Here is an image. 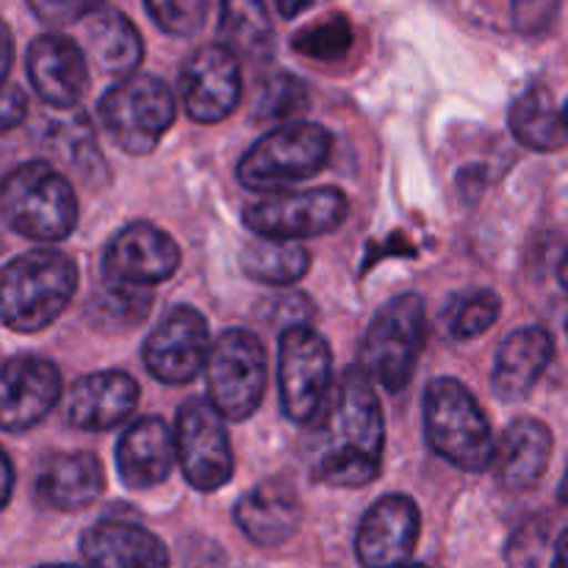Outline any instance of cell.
<instances>
[{"instance_id": "obj_1", "label": "cell", "mask_w": 568, "mask_h": 568, "mask_svg": "<svg viewBox=\"0 0 568 568\" xmlns=\"http://www.w3.org/2000/svg\"><path fill=\"white\" fill-rule=\"evenodd\" d=\"M316 458L311 477L333 488H364L383 464V408L375 383L364 369H347L333 399L316 419Z\"/></svg>"}, {"instance_id": "obj_2", "label": "cell", "mask_w": 568, "mask_h": 568, "mask_svg": "<svg viewBox=\"0 0 568 568\" xmlns=\"http://www.w3.org/2000/svg\"><path fill=\"white\" fill-rule=\"evenodd\" d=\"M78 288V266L61 250L39 247L17 255L0 277V316L9 331L37 333L53 325Z\"/></svg>"}, {"instance_id": "obj_3", "label": "cell", "mask_w": 568, "mask_h": 568, "mask_svg": "<svg viewBox=\"0 0 568 568\" xmlns=\"http://www.w3.org/2000/svg\"><path fill=\"white\" fill-rule=\"evenodd\" d=\"M0 211L11 231L33 242H61L78 225L72 183L50 161H26L6 175Z\"/></svg>"}, {"instance_id": "obj_4", "label": "cell", "mask_w": 568, "mask_h": 568, "mask_svg": "<svg viewBox=\"0 0 568 568\" xmlns=\"http://www.w3.org/2000/svg\"><path fill=\"white\" fill-rule=\"evenodd\" d=\"M425 436L433 453L464 471L494 466L497 442L475 394L455 377H438L425 392Z\"/></svg>"}, {"instance_id": "obj_5", "label": "cell", "mask_w": 568, "mask_h": 568, "mask_svg": "<svg viewBox=\"0 0 568 568\" xmlns=\"http://www.w3.org/2000/svg\"><path fill=\"white\" fill-rule=\"evenodd\" d=\"M333 136L316 122H288L277 131L261 136L239 161V181L250 192L277 194L316 175L327 164Z\"/></svg>"}, {"instance_id": "obj_6", "label": "cell", "mask_w": 568, "mask_h": 568, "mask_svg": "<svg viewBox=\"0 0 568 568\" xmlns=\"http://www.w3.org/2000/svg\"><path fill=\"white\" fill-rule=\"evenodd\" d=\"M425 338V300L419 294H399L372 320L361 344V369L388 392H399L414 377Z\"/></svg>"}, {"instance_id": "obj_7", "label": "cell", "mask_w": 568, "mask_h": 568, "mask_svg": "<svg viewBox=\"0 0 568 568\" xmlns=\"http://www.w3.org/2000/svg\"><path fill=\"white\" fill-rule=\"evenodd\" d=\"M175 94L161 78L131 75L100 100V120L120 150L144 155L159 148L175 122Z\"/></svg>"}, {"instance_id": "obj_8", "label": "cell", "mask_w": 568, "mask_h": 568, "mask_svg": "<svg viewBox=\"0 0 568 568\" xmlns=\"http://www.w3.org/2000/svg\"><path fill=\"white\" fill-rule=\"evenodd\" d=\"M209 399L225 419L244 422L258 410L266 392L264 344L250 331H225L205 366Z\"/></svg>"}, {"instance_id": "obj_9", "label": "cell", "mask_w": 568, "mask_h": 568, "mask_svg": "<svg viewBox=\"0 0 568 568\" xmlns=\"http://www.w3.org/2000/svg\"><path fill=\"white\" fill-rule=\"evenodd\" d=\"M281 403L294 425H316L333 386V353L314 327L292 325L281 336Z\"/></svg>"}, {"instance_id": "obj_10", "label": "cell", "mask_w": 568, "mask_h": 568, "mask_svg": "<svg viewBox=\"0 0 568 568\" xmlns=\"http://www.w3.org/2000/svg\"><path fill=\"white\" fill-rule=\"evenodd\" d=\"M349 203L342 189L316 186L308 192L266 194L258 203L244 209V225L261 239L277 242H303L325 236L344 225Z\"/></svg>"}, {"instance_id": "obj_11", "label": "cell", "mask_w": 568, "mask_h": 568, "mask_svg": "<svg viewBox=\"0 0 568 568\" xmlns=\"http://www.w3.org/2000/svg\"><path fill=\"white\" fill-rule=\"evenodd\" d=\"M225 416L209 397H192L181 405L175 422L178 464L194 491L214 494L233 477V449Z\"/></svg>"}, {"instance_id": "obj_12", "label": "cell", "mask_w": 568, "mask_h": 568, "mask_svg": "<svg viewBox=\"0 0 568 568\" xmlns=\"http://www.w3.org/2000/svg\"><path fill=\"white\" fill-rule=\"evenodd\" d=\"M209 322L192 305H175L144 338V369L164 386H183L205 372L211 358Z\"/></svg>"}, {"instance_id": "obj_13", "label": "cell", "mask_w": 568, "mask_h": 568, "mask_svg": "<svg viewBox=\"0 0 568 568\" xmlns=\"http://www.w3.org/2000/svg\"><path fill=\"white\" fill-rule=\"evenodd\" d=\"M181 100L194 122L214 125L242 100V64L225 44L211 42L194 50L181 67Z\"/></svg>"}, {"instance_id": "obj_14", "label": "cell", "mask_w": 568, "mask_h": 568, "mask_svg": "<svg viewBox=\"0 0 568 568\" xmlns=\"http://www.w3.org/2000/svg\"><path fill=\"white\" fill-rule=\"evenodd\" d=\"M181 266V250L170 233L150 222L122 227L103 253V283L153 288Z\"/></svg>"}, {"instance_id": "obj_15", "label": "cell", "mask_w": 568, "mask_h": 568, "mask_svg": "<svg viewBox=\"0 0 568 568\" xmlns=\"http://www.w3.org/2000/svg\"><path fill=\"white\" fill-rule=\"evenodd\" d=\"M64 383L53 361L39 355H17L0 375V425L6 433L37 427L61 399Z\"/></svg>"}, {"instance_id": "obj_16", "label": "cell", "mask_w": 568, "mask_h": 568, "mask_svg": "<svg viewBox=\"0 0 568 568\" xmlns=\"http://www.w3.org/2000/svg\"><path fill=\"white\" fill-rule=\"evenodd\" d=\"M419 508L405 494H386L361 519L355 552L364 568H399L408 564L419 541Z\"/></svg>"}, {"instance_id": "obj_17", "label": "cell", "mask_w": 568, "mask_h": 568, "mask_svg": "<svg viewBox=\"0 0 568 568\" xmlns=\"http://www.w3.org/2000/svg\"><path fill=\"white\" fill-rule=\"evenodd\" d=\"M28 81L48 105L70 111L89 89L87 50L61 33H42L28 44Z\"/></svg>"}, {"instance_id": "obj_18", "label": "cell", "mask_w": 568, "mask_h": 568, "mask_svg": "<svg viewBox=\"0 0 568 568\" xmlns=\"http://www.w3.org/2000/svg\"><path fill=\"white\" fill-rule=\"evenodd\" d=\"M139 405V383L125 372H98L72 383L67 422L78 430L105 433L131 419Z\"/></svg>"}, {"instance_id": "obj_19", "label": "cell", "mask_w": 568, "mask_h": 568, "mask_svg": "<svg viewBox=\"0 0 568 568\" xmlns=\"http://www.w3.org/2000/svg\"><path fill=\"white\" fill-rule=\"evenodd\" d=\"M178 464L175 433L159 416L133 422L116 444V471L133 491L161 486Z\"/></svg>"}, {"instance_id": "obj_20", "label": "cell", "mask_w": 568, "mask_h": 568, "mask_svg": "<svg viewBox=\"0 0 568 568\" xmlns=\"http://www.w3.org/2000/svg\"><path fill=\"white\" fill-rule=\"evenodd\" d=\"M555 438L544 422L521 416L505 427L494 455V475L508 491H530L544 480L552 460Z\"/></svg>"}, {"instance_id": "obj_21", "label": "cell", "mask_w": 568, "mask_h": 568, "mask_svg": "<svg viewBox=\"0 0 568 568\" xmlns=\"http://www.w3.org/2000/svg\"><path fill=\"white\" fill-rule=\"evenodd\" d=\"M105 488V471L92 453H55L39 466L37 497L48 508L75 510L98 503Z\"/></svg>"}, {"instance_id": "obj_22", "label": "cell", "mask_w": 568, "mask_h": 568, "mask_svg": "<svg viewBox=\"0 0 568 568\" xmlns=\"http://www.w3.org/2000/svg\"><path fill=\"white\" fill-rule=\"evenodd\" d=\"M303 521V505L292 486L281 480H266L244 494L236 505V525L255 547H281Z\"/></svg>"}, {"instance_id": "obj_23", "label": "cell", "mask_w": 568, "mask_h": 568, "mask_svg": "<svg viewBox=\"0 0 568 568\" xmlns=\"http://www.w3.org/2000/svg\"><path fill=\"white\" fill-rule=\"evenodd\" d=\"M552 355L555 342L544 327H521L510 333L494 361V397L503 403H519L521 397H527L552 364Z\"/></svg>"}, {"instance_id": "obj_24", "label": "cell", "mask_w": 568, "mask_h": 568, "mask_svg": "<svg viewBox=\"0 0 568 568\" xmlns=\"http://www.w3.org/2000/svg\"><path fill=\"white\" fill-rule=\"evenodd\" d=\"M89 568H170V552L153 532L128 521H103L81 538Z\"/></svg>"}, {"instance_id": "obj_25", "label": "cell", "mask_w": 568, "mask_h": 568, "mask_svg": "<svg viewBox=\"0 0 568 568\" xmlns=\"http://www.w3.org/2000/svg\"><path fill=\"white\" fill-rule=\"evenodd\" d=\"M87 53L105 75L131 78L142 64L144 44L136 26L116 9H100L83 26Z\"/></svg>"}, {"instance_id": "obj_26", "label": "cell", "mask_w": 568, "mask_h": 568, "mask_svg": "<svg viewBox=\"0 0 568 568\" xmlns=\"http://www.w3.org/2000/svg\"><path fill=\"white\" fill-rule=\"evenodd\" d=\"M508 125L525 148L538 153H555L568 144L566 114L547 87H530L519 94L508 111Z\"/></svg>"}, {"instance_id": "obj_27", "label": "cell", "mask_w": 568, "mask_h": 568, "mask_svg": "<svg viewBox=\"0 0 568 568\" xmlns=\"http://www.w3.org/2000/svg\"><path fill=\"white\" fill-rule=\"evenodd\" d=\"M220 44L239 59H264L275 48V26L264 0H222Z\"/></svg>"}, {"instance_id": "obj_28", "label": "cell", "mask_w": 568, "mask_h": 568, "mask_svg": "<svg viewBox=\"0 0 568 568\" xmlns=\"http://www.w3.org/2000/svg\"><path fill=\"white\" fill-rule=\"evenodd\" d=\"M42 150H48L53 161L75 170L87 183L92 178L105 175L103 159H100L98 142H94L92 122L87 120L83 111L70 109L67 116L48 122V131L42 136Z\"/></svg>"}, {"instance_id": "obj_29", "label": "cell", "mask_w": 568, "mask_h": 568, "mask_svg": "<svg viewBox=\"0 0 568 568\" xmlns=\"http://www.w3.org/2000/svg\"><path fill=\"white\" fill-rule=\"evenodd\" d=\"M311 270V253L300 242L255 239L242 250V272L264 286H292Z\"/></svg>"}, {"instance_id": "obj_30", "label": "cell", "mask_w": 568, "mask_h": 568, "mask_svg": "<svg viewBox=\"0 0 568 568\" xmlns=\"http://www.w3.org/2000/svg\"><path fill=\"white\" fill-rule=\"evenodd\" d=\"M153 288L139 286H116V283H103L87 303V320L98 331L105 333H125L139 327L148 320L153 308Z\"/></svg>"}, {"instance_id": "obj_31", "label": "cell", "mask_w": 568, "mask_h": 568, "mask_svg": "<svg viewBox=\"0 0 568 568\" xmlns=\"http://www.w3.org/2000/svg\"><path fill=\"white\" fill-rule=\"evenodd\" d=\"M499 311H503V303H499L497 292L471 288V292H460L458 297L449 300V305L444 308V325L453 338L471 342V338L483 336L488 327H494Z\"/></svg>"}, {"instance_id": "obj_32", "label": "cell", "mask_w": 568, "mask_h": 568, "mask_svg": "<svg viewBox=\"0 0 568 568\" xmlns=\"http://www.w3.org/2000/svg\"><path fill=\"white\" fill-rule=\"evenodd\" d=\"M294 50L308 59L316 61H338L349 53L353 48V26L347 22V17H325L316 26L303 28L297 37L292 39Z\"/></svg>"}, {"instance_id": "obj_33", "label": "cell", "mask_w": 568, "mask_h": 568, "mask_svg": "<svg viewBox=\"0 0 568 568\" xmlns=\"http://www.w3.org/2000/svg\"><path fill=\"white\" fill-rule=\"evenodd\" d=\"M311 94L300 78L288 72H275L261 83L258 103H255V120H288L308 109Z\"/></svg>"}, {"instance_id": "obj_34", "label": "cell", "mask_w": 568, "mask_h": 568, "mask_svg": "<svg viewBox=\"0 0 568 568\" xmlns=\"http://www.w3.org/2000/svg\"><path fill=\"white\" fill-rule=\"evenodd\" d=\"M155 26L170 37H192L203 28L209 0H144Z\"/></svg>"}, {"instance_id": "obj_35", "label": "cell", "mask_w": 568, "mask_h": 568, "mask_svg": "<svg viewBox=\"0 0 568 568\" xmlns=\"http://www.w3.org/2000/svg\"><path fill=\"white\" fill-rule=\"evenodd\" d=\"M105 0H28L33 14L48 26H72L78 20H89L94 11L103 9Z\"/></svg>"}, {"instance_id": "obj_36", "label": "cell", "mask_w": 568, "mask_h": 568, "mask_svg": "<svg viewBox=\"0 0 568 568\" xmlns=\"http://www.w3.org/2000/svg\"><path fill=\"white\" fill-rule=\"evenodd\" d=\"M560 0H510V17H514L516 31L527 37H538L552 26L558 17Z\"/></svg>"}, {"instance_id": "obj_37", "label": "cell", "mask_w": 568, "mask_h": 568, "mask_svg": "<svg viewBox=\"0 0 568 568\" xmlns=\"http://www.w3.org/2000/svg\"><path fill=\"white\" fill-rule=\"evenodd\" d=\"M0 114H3V120H0L3 131H11V128H14L17 122L26 120L28 98H26V94H22L20 87H14V83H6L3 105H0Z\"/></svg>"}, {"instance_id": "obj_38", "label": "cell", "mask_w": 568, "mask_h": 568, "mask_svg": "<svg viewBox=\"0 0 568 568\" xmlns=\"http://www.w3.org/2000/svg\"><path fill=\"white\" fill-rule=\"evenodd\" d=\"M275 6L283 17H297L300 11L308 9L311 0H275Z\"/></svg>"}, {"instance_id": "obj_39", "label": "cell", "mask_w": 568, "mask_h": 568, "mask_svg": "<svg viewBox=\"0 0 568 568\" xmlns=\"http://www.w3.org/2000/svg\"><path fill=\"white\" fill-rule=\"evenodd\" d=\"M3 505H9L11 488H14V466H11L9 455H3Z\"/></svg>"}, {"instance_id": "obj_40", "label": "cell", "mask_w": 568, "mask_h": 568, "mask_svg": "<svg viewBox=\"0 0 568 568\" xmlns=\"http://www.w3.org/2000/svg\"><path fill=\"white\" fill-rule=\"evenodd\" d=\"M552 568H568V530L558 538V547H555V564Z\"/></svg>"}, {"instance_id": "obj_41", "label": "cell", "mask_w": 568, "mask_h": 568, "mask_svg": "<svg viewBox=\"0 0 568 568\" xmlns=\"http://www.w3.org/2000/svg\"><path fill=\"white\" fill-rule=\"evenodd\" d=\"M9 67H11V33L6 31V55H3V78L9 75Z\"/></svg>"}, {"instance_id": "obj_42", "label": "cell", "mask_w": 568, "mask_h": 568, "mask_svg": "<svg viewBox=\"0 0 568 568\" xmlns=\"http://www.w3.org/2000/svg\"><path fill=\"white\" fill-rule=\"evenodd\" d=\"M560 499H564V503L568 505V469L564 475V483H560Z\"/></svg>"}, {"instance_id": "obj_43", "label": "cell", "mask_w": 568, "mask_h": 568, "mask_svg": "<svg viewBox=\"0 0 568 568\" xmlns=\"http://www.w3.org/2000/svg\"><path fill=\"white\" fill-rule=\"evenodd\" d=\"M560 281H564V286L568 288V253H566V258H564V266H560Z\"/></svg>"}, {"instance_id": "obj_44", "label": "cell", "mask_w": 568, "mask_h": 568, "mask_svg": "<svg viewBox=\"0 0 568 568\" xmlns=\"http://www.w3.org/2000/svg\"><path fill=\"white\" fill-rule=\"evenodd\" d=\"M39 568H78V566H39Z\"/></svg>"}, {"instance_id": "obj_45", "label": "cell", "mask_w": 568, "mask_h": 568, "mask_svg": "<svg viewBox=\"0 0 568 568\" xmlns=\"http://www.w3.org/2000/svg\"><path fill=\"white\" fill-rule=\"evenodd\" d=\"M564 114H566V125H568V103H566V109H564Z\"/></svg>"}, {"instance_id": "obj_46", "label": "cell", "mask_w": 568, "mask_h": 568, "mask_svg": "<svg viewBox=\"0 0 568 568\" xmlns=\"http://www.w3.org/2000/svg\"><path fill=\"white\" fill-rule=\"evenodd\" d=\"M399 568H425V566H399Z\"/></svg>"}]
</instances>
